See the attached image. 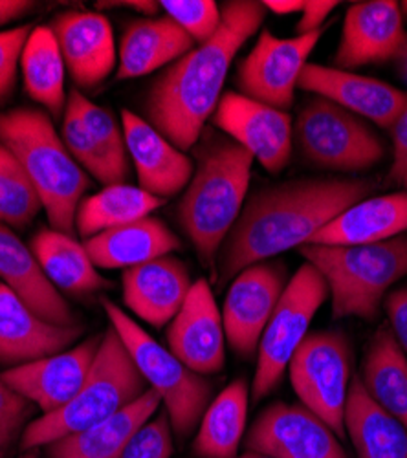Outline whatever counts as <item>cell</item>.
<instances>
[{
	"mask_svg": "<svg viewBox=\"0 0 407 458\" xmlns=\"http://www.w3.org/2000/svg\"><path fill=\"white\" fill-rule=\"evenodd\" d=\"M375 189L377 183L365 178H305L257 191L220 248V281L309 244L323 225Z\"/></svg>",
	"mask_w": 407,
	"mask_h": 458,
	"instance_id": "cell-1",
	"label": "cell"
},
{
	"mask_svg": "<svg viewBox=\"0 0 407 458\" xmlns=\"http://www.w3.org/2000/svg\"><path fill=\"white\" fill-rule=\"evenodd\" d=\"M220 12V26L211 39L169 64L143 103L147 122L183 152L200 141L237 52L268 13L257 0H232Z\"/></svg>",
	"mask_w": 407,
	"mask_h": 458,
	"instance_id": "cell-2",
	"label": "cell"
},
{
	"mask_svg": "<svg viewBox=\"0 0 407 458\" xmlns=\"http://www.w3.org/2000/svg\"><path fill=\"white\" fill-rule=\"evenodd\" d=\"M193 148L195 173L176 216L200 262L215 274L216 255L246 204L253 157L233 140L213 134Z\"/></svg>",
	"mask_w": 407,
	"mask_h": 458,
	"instance_id": "cell-3",
	"label": "cell"
},
{
	"mask_svg": "<svg viewBox=\"0 0 407 458\" xmlns=\"http://www.w3.org/2000/svg\"><path fill=\"white\" fill-rule=\"evenodd\" d=\"M0 143L10 148L43 200L52 229L76 233V213L90 180L72 158L52 118L41 108L0 112Z\"/></svg>",
	"mask_w": 407,
	"mask_h": 458,
	"instance_id": "cell-4",
	"label": "cell"
},
{
	"mask_svg": "<svg viewBox=\"0 0 407 458\" xmlns=\"http://www.w3.org/2000/svg\"><path fill=\"white\" fill-rule=\"evenodd\" d=\"M147 387L143 376L125 349L118 332L108 327L101 337V345L92 370L80 393L55 412L43 414L28 424L21 437V449L47 447L68 435L98 426L118 414L140 396Z\"/></svg>",
	"mask_w": 407,
	"mask_h": 458,
	"instance_id": "cell-5",
	"label": "cell"
},
{
	"mask_svg": "<svg viewBox=\"0 0 407 458\" xmlns=\"http://www.w3.org/2000/svg\"><path fill=\"white\" fill-rule=\"evenodd\" d=\"M300 253L326 281L336 319H377L389 288L407 276V233L363 246L305 244Z\"/></svg>",
	"mask_w": 407,
	"mask_h": 458,
	"instance_id": "cell-6",
	"label": "cell"
},
{
	"mask_svg": "<svg viewBox=\"0 0 407 458\" xmlns=\"http://www.w3.org/2000/svg\"><path fill=\"white\" fill-rule=\"evenodd\" d=\"M101 304L110 327L122 337L147 387L160 396L173 428V435L180 440L188 438L193 431H197L204 411L213 400V384L208 376L193 372L169 349L162 347L116 302L103 297Z\"/></svg>",
	"mask_w": 407,
	"mask_h": 458,
	"instance_id": "cell-7",
	"label": "cell"
},
{
	"mask_svg": "<svg viewBox=\"0 0 407 458\" xmlns=\"http://www.w3.org/2000/svg\"><path fill=\"white\" fill-rule=\"evenodd\" d=\"M328 284L312 264L305 262L286 288L263 332L250 387L253 402L270 396L281 384L288 363L309 334L314 316L328 299Z\"/></svg>",
	"mask_w": 407,
	"mask_h": 458,
	"instance_id": "cell-8",
	"label": "cell"
},
{
	"mask_svg": "<svg viewBox=\"0 0 407 458\" xmlns=\"http://www.w3.org/2000/svg\"><path fill=\"white\" fill-rule=\"evenodd\" d=\"M293 138L310 164L338 173H361L386 157L377 132L328 99H310L293 123Z\"/></svg>",
	"mask_w": 407,
	"mask_h": 458,
	"instance_id": "cell-9",
	"label": "cell"
},
{
	"mask_svg": "<svg viewBox=\"0 0 407 458\" xmlns=\"http://www.w3.org/2000/svg\"><path fill=\"white\" fill-rule=\"evenodd\" d=\"M293 393L340 438L352 379V343L342 330L310 332L288 363Z\"/></svg>",
	"mask_w": 407,
	"mask_h": 458,
	"instance_id": "cell-10",
	"label": "cell"
},
{
	"mask_svg": "<svg viewBox=\"0 0 407 458\" xmlns=\"http://www.w3.org/2000/svg\"><path fill=\"white\" fill-rule=\"evenodd\" d=\"M321 33L319 30L279 39L272 31L263 30L251 52L239 64L237 85L241 94L286 112L293 103L300 75Z\"/></svg>",
	"mask_w": 407,
	"mask_h": 458,
	"instance_id": "cell-11",
	"label": "cell"
},
{
	"mask_svg": "<svg viewBox=\"0 0 407 458\" xmlns=\"http://www.w3.org/2000/svg\"><path fill=\"white\" fill-rule=\"evenodd\" d=\"M286 288V266L281 260H265L244 268L232 279L222 323L228 345L242 358L257 354L259 341Z\"/></svg>",
	"mask_w": 407,
	"mask_h": 458,
	"instance_id": "cell-12",
	"label": "cell"
},
{
	"mask_svg": "<svg viewBox=\"0 0 407 458\" xmlns=\"http://www.w3.org/2000/svg\"><path fill=\"white\" fill-rule=\"evenodd\" d=\"M340 440L305 405L276 402L257 416L242 445L272 458H349Z\"/></svg>",
	"mask_w": 407,
	"mask_h": 458,
	"instance_id": "cell-13",
	"label": "cell"
},
{
	"mask_svg": "<svg viewBox=\"0 0 407 458\" xmlns=\"http://www.w3.org/2000/svg\"><path fill=\"white\" fill-rule=\"evenodd\" d=\"M211 122L246 148L268 173H281L292 157L293 125L288 112L239 92L222 94Z\"/></svg>",
	"mask_w": 407,
	"mask_h": 458,
	"instance_id": "cell-14",
	"label": "cell"
},
{
	"mask_svg": "<svg viewBox=\"0 0 407 458\" xmlns=\"http://www.w3.org/2000/svg\"><path fill=\"white\" fill-rule=\"evenodd\" d=\"M226 343L213 290L206 279H199L167 327V349L193 372L211 376L225 369Z\"/></svg>",
	"mask_w": 407,
	"mask_h": 458,
	"instance_id": "cell-15",
	"label": "cell"
},
{
	"mask_svg": "<svg viewBox=\"0 0 407 458\" xmlns=\"http://www.w3.org/2000/svg\"><path fill=\"white\" fill-rule=\"evenodd\" d=\"M101 334L59 354L0 372L6 384L30 400L43 414L64 407L80 393L96 361Z\"/></svg>",
	"mask_w": 407,
	"mask_h": 458,
	"instance_id": "cell-16",
	"label": "cell"
},
{
	"mask_svg": "<svg viewBox=\"0 0 407 458\" xmlns=\"http://www.w3.org/2000/svg\"><path fill=\"white\" fill-rule=\"evenodd\" d=\"M298 87L382 129H391L407 105L405 90L367 75L316 63H307Z\"/></svg>",
	"mask_w": 407,
	"mask_h": 458,
	"instance_id": "cell-17",
	"label": "cell"
},
{
	"mask_svg": "<svg viewBox=\"0 0 407 458\" xmlns=\"http://www.w3.org/2000/svg\"><path fill=\"white\" fill-rule=\"evenodd\" d=\"M122 127L138 187L162 200L182 193L195 173V160L127 108L122 110Z\"/></svg>",
	"mask_w": 407,
	"mask_h": 458,
	"instance_id": "cell-18",
	"label": "cell"
},
{
	"mask_svg": "<svg viewBox=\"0 0 407 458\" xmlns=\"http://www.w3.org/2000/svg\"><path fill=\"white\" fill-rule=\"evenodd\" d=\"M64 66L81 89L99 87L116 66L114 33L108 19L94 12H64L50 22Z\"/></svg>",
	"mask_w": 407,
	"mask_h": 458,
	"instance_id": "cell-19",
	"label": "cell"
},
{
	"mask_svg": "<svg viewBox=\"0 0 407 458\" xmlns=\"http://www.w3.org/2000/svg\"><path fill=\"white\" fill-rule=\"evenodd\" d=\"M403 15L394 0H367L352 4L343 19L335 68L352 72L393 61L403 39Z\"/></svg>",
	"mask_w": 407,
	"mask_h": 458,
	"instance_id": "cell-20",
	"label": "cell"
},
{
	"mask_svg": "<svg viewBox=\"0 0 407 458\" xmlns=\"http://www.w3.org/2000/svg\"><path fill=\"white\" fill-rule=\"evenodd\" d=\"M83 335V328L59 327L30 310L0 283V367L13 369L59 354Z\"/></svg>",
	"mask_w": 407,
	"mask_h": 458,
	"instance_id": "cell-21",
	"label": "cell"
},
{
	"mask_svg": "<svg viewBox=\"0 0 407 458\" xmlns=\"http://www.w3.org/2000/svg\"><path fill=\"white\" fill-rule=\"evenodd\" d=\"M122 283L125 307L155 328L174 319L193 286L188 266L173 255L125 270Z\"/></svg>",
	"mask_w": 407,
	"mask_h": 458,
	"instance_id": "cell-22",
	"label": "cell"
},
{
	"mask_svg": "<svg viewBox=\"0 0 407 458\" xmlns=\"http://www.w3.org/2000/svg\"><path fill=\"white\" fill-rule=\"evenodd\" d=\"M0 283L8 286L39 318L59 327H78L76 314L50 283L31 248L13 233V229L3 224H0Z\"/></svg>",
	"mask_w": 407,
	"mask_h": 458,
	"instance_id": "cell-23",
	"label": "cell"
},
{
	"mask_svg": "<svg viewBox=\"0 0 407 458\" xmlns=\"http://www.w3.org/2000/svg\"><path fill=\"white\" fill-rule=\"evenodd\" d=\"M407 233V191L369 197L323 225L309 244L363 246Z\"/></svg>",
	"mask_w": 407,
	"mask_h": 458,
	"instance_id": "cell-24",
	"label": "cell"
},
{
	"mask_svg": "<svg viewBox=\"0 0 407 458\" xmlns=\"http://www.w3.org/2000/svg\"><path fill=\"white\" fill-rule=\"evenodd\" d=\"M197 47L191 37L169 17L132 21L122 37L116 78L136 80L173 64Z\"/></svg>",
	"mask_w": 407,
	"mask_h": 458,
	"instance_id": "cell-25",
	"label": "cell"
},
{
	"mask_svg": "<svg viewBox=\"0 0 407 458\" xmlns=\"http://www.w3.org/2000/svg\"><path fill=\"white\" fill-rule=\"evenodd\" d=\"M83 244L101 270H129L182 250V241L169 225L153 216L106 229Z\"/></svg>",
	"mask_w": 407,
	"mask_h": 458,
	"instance_id": "cell-26",
	"label": "cell"
},
{
	"mask_svg": "<svg viewBox=\"0 0 407 458\" xmlns=\"http://www.w3.org/2000/svg\"><path fill=\"white\" fill-rule=\"evenodd\" d=\"M160 405V396L149 389L105 422L48 444V458H122L131 438L149 422Z\"/></svg>",
	"mask_w": 407,
	"mask_h": 458,
	"instance_id": "cell-27",
	"label": "cell"
},
{
	"mask_svg": "<svg viewBox=\"0 0 407 458\" xmlns=\"http://www.w3.org/2000/svg\"><path fill=\"white\" fill-rule=\"evenodd\" d=\"M358 376L371 400L407 429V354L389 327L369 341Z\"/></svg>",
	"mask_w": 407,
	"mask_h": 458,
	"instance_id": "cell-28",
	"label": "cell"
},
{
	"mask_svg": "<svg viewBox=\"0 0 407 458\" xmlns=\"http://www.w3.org/2000/svg\"><path fill=\"white\" fill-rule=\"evenodd\" d=\"M345 431L356 458H407V429L371 400L358 374L349 387Z\"/></svg>",
	"mask_w": 407,
	"mask_h": 458,
	"instance_id": "cell-29",
	"label": "cell"
},
{
	"mask_svg": "<svg viewBox=\"0 0 407 458\" xmlns=\"http://www.w3.org/2000/svg\"><path fill=\"white\" fill-rule=\"evenodd\" d=\"M50 283L66 293L83 295L113 288V281L105 279L92 262L85 244L72 235L41 229L30 244Z\"/></svg>",
	"mask_w": 407,
	"mask_h": 458,
	"instance_id": "cell-30",
	"label": "cell"
},
{
	"mask_svg": "<svg viewBox=\"0 0 407 458\" xmlns=\"http://www.w3.org/2000/svg\"><path fill=\"white\" fill-rule=\"evenodd\" d=\"M250 387L239 377L211 400L191 444L195 458H233L246 437Z\"/></svg>",
	"mask_w": 407,
	"mask_h": 458,
	"instance_id": "cell-31",
	"label": "cell"
},
{
	"mask_svg": "<svg viewBox=\"0 0 407 458\" xmlns=\"http://www.w3.org/2000/svg\"><path fill=\"white\" fill-rule=\"evenodd\" d=\"M21 70L28 96L43 105L54 118L64 114V61L50 26H35L21 55Z\"/></svg>",
	"mask_w": 407,
	"mask_h": 458,
	"instance_id": "cell-32",
	"label": "cell"
},
{
	"mask_svg": "<svg viewBox=\"0 0 407 458\" xmlns=\"http://www.w3.org/2000/svg\"><path fill=\"white\" fill-rule=\"evenodd\" d=\"M164 204L165 200L136 185H105L99 193L81 200L76 213V232L87 241L106 229L147 218Z\"/></svg>",
	"mask_w": 407,
	"mask_h": 458,
	"instance_id": "cell-33",
	"label": "cell"
},
{
	"mask_svg": "<svg viewBox=\"0 0 407 458\" xmlns=\"http://www.w3.org/2000/svg\"><path fill=\"white\" fill-rule=\"evenodd\" d=\"M43 200L10 148L0 143V224L24 229L39 215Z\"/></svg>",
	"mask_w": 407,
	"mask_h": 458,
	"instance_id": "cell-34",
	"label": "cell"
},
{
	"mask_svg": "<svg viewBox=\"0 0 407 458\" xmlns=\"http://www.w3.org/2000/svg\"><path fill=\"white\" fill-rule=\"evenodd\" d=\"M63 143L68 148L72 158L78 162V165L103 185L123 183V178L113 167V164H110L105 150L87 129L78 108L70 101H66L63 116Z\"/></svg>",
	"mask_w": 407,
	"mask_h": 458,
	"instance_id": "cell-35",
	"label": "cell"
},
{
	"mask_svg": "<svg viewBox=\"0 0 407 458\" xmlns=\"http://www.w3.org/2000/svg\"><path fill=\"white\" fill-rule=\"evenodd\" d=\"M68 101L78 108L80 116L83 118L87 129L96 138V141L105 150L106 158L113 164V167L118 171V174L127 178L129 174V152L125 143L123 127L120 122H116L114 114L106 110L105 106H99L92 103L87 96H83L80 90H72L68 94Z\"/></svg>",
	"mask_w": 407,
	"mask_h": 458,
	"instance_id": "cell-36",
	"label": "cell"
},
{
	"mask_svg": "<svg viewBox=\"0 0 407 458\" xmlns=\"http://www.w3.org/2000/svg\"><path fill=\"white\" fill-rule=\"evenodd\" d=\"M160 8L197 45L211 39L222 19V12L213 0H162Z\"/></svg>",
	"mask_w": 407,
	"mask_h": 458,
	"instance_id": "cell-37",
	"label": "cell"
},
{
	"mask_svg": "<svg viewBox=\"0 0 407 458\" xmlns=\"http://www.w3.org/2000/svg\"><path fill=\"white\" fill-rule=\"evenodd\" d=\"M35 405L0 377V458H6L13 442L22 437Z\"/></svg>",
	"mask_w": 407,
	"mask_h": 458,
	"instance_id": "cell-38",
	"label": "cell"
},
{
	"mask_svg": "<svg viewBox=\"0 0 407 458\" xmlns=\"http://www.w3.org/2000/svg\"><path fill=\"white\" fill-rule=\"evenodd\" d=\"M173 449V428L167 412L162 411L138 429L122 458H171Z\"/></svg>",
	"mask_w": 407,
	"mask_h": 458,
	"instance_id": "cell-39",
	"label": "cell"
},
{
	"mask_svg": "<svg viewBox=\"0 0 407 458\" xmlns=\"http://www.w3.org/2000/svg\"><path fill=\"white\" fill-rule=\"evenodd\" d=\"M31 30V24H22L0 31V103H4L15 89L21 55Z\"/></svg>",
	"mask_w": 407,
	"mask_h": 458,
	"instance_id": "cell-40",
	"label": "cell"
},
{
	"mask_svg": "<svg viewBox=\"0 0 407 458\" xmlns=\"http://www.w3.org/2000/svg\"><path fill=\"white\" fill-rule=\"evenodd\" d=\"M386 312L396 341L407 354V288H400L387 295Z\"/></svg>",
	"mask_w": 407,
	"mask_h": 458,
	"instance_id": "cell-41",
	"label": "cell"
},
{
	"mask_svg": "<svg viewBox=\"0 0 407 458\" xmlns=\"http://www.w3.org/2000/svg\"><path fill=\"white\" fill-rule=\"evenodd\" d=\"M393 134V145H394V155H393V167L389 173V178L393 182H402V178L407 173V105L402 110L398 120L391 127Z\"/></svg>",
	"mask_w": 407,
	"mask_h": 458,
	"instance_id": "cell-42",
	"label": "cell"
},
{
	"mask_svg": "<svg viewBox=\"0 0 407 458\" xmlns=\"http://www.w3.org/2000/svg\"><path fill=\"white\" fill-rule=\"evenodd\" d=\"M336 6L338 3H335V0H307L301 12V19L298 26H295V33L309 35L319 31L326 17L332 13V10H336Z\"/></svg>",
	"mask_w": 407,
	"mask_h": 458,
	"instance_id": "cell-43",
	"label": "cell"
},
{
	"mask_svg": "<svg viewBox=\"0 0 407 458\" xmlns=\"http://www.w3.org/2000/svg\"><path fill=\"white\" fill-rule=\"evenodd\" d=\"M31 8L33 3H26V0H0V26L26 15Z\"/></svg>",
	"mask_w": 407,
	"mask_h": 458,
	"instance_id": "cell-44",
	"label": "cell"
},
{
	"mask_svg": "<svg viewBox=\"0 0 407 458\" xmlns=\"http://www.w3.org/2000/svg\"><path fill=\"white\" fill-rule=\"evenodd\" d=\"M99 8H113V6H123L138 10L145 15H155L160 10V3H151V0H120V3H98Z\"/></svg>",
	"mask_w": 407,
	"mask_h": 458,
	"instance_id": "cell-45",
	"label": "cell"
},
{
	"mask_svg": "<svg viewBox=\"0 0 407 458\" xmlns=\"http://www.w3.org/2000/svg\"><path fill=\"white\" fill-rule=\"evenodd\" d=\"M265 8L268 12L279 13V15H290V13H301L305 3L303 0H265Z\"/></svg>",
	"mask_w": 407,
	"mask_h": 458,
	"instance_id": "cell-46",
	"label": "cell"
},
{
	"mask_svg": "<svg viewBox=\"0 0 407 458\" xmlns=\"http://www.w3.org/2000/svg\"><path fill=\"white\" fill-rule=\"evenodd\" d=\"M393 64L396 68L398 78L402 80V83L407 87V33L403 35V39L393 57Z\"/></svg>",
	"mask_w": 407,
	"mask_h": 458,
	"instance_id": "cell-47",
	"label": "cell"
},
{
	"mask_svg": "<svg viewBox=\"0 0 407 458\" xmlns=\"http://www.w3.org/2000/svg\"><path fill=\"white\" fill-rule=\"evenodd\" d=\"M233 458H272V456L263 454V453H255V451H244L242 454H237Z\"/></svg>",
	"mask_w": 407,
	"mask_h": 458,
	"instance_id": "cell-48",
	"label": "cell"
},
{
	"mask_svg": "<svg viewBox=\"0 0 407 458\" xmlns=\"http://www.w3.org/2000/svg\"><path fill=\"white\" fill-rule=\"evenodd\" d=\"M19 458H43V456H39V454H37V453H24L22 456H19Z\"/></svg>",
	"mask_w": 407,
	"mask_h": 458,
	"instance_id": "cell-49",
	"label": "cell"
},
{
	"mask_svg": "<svg viewBox=\"0 0 407 458\" xmlns=\"http://www.w3.org/2000/svg\"><path fill=\"white\" fill-rule=\"evenodd\" d=\"M402 183H403V187H405V191H407V173H405V176L402 178Z\"/></svg>",
	"mask_w": 407,
	"mask_h": 458,
	"instance_id": "cell-50",
	"label": "cell"
}]
</instances>
